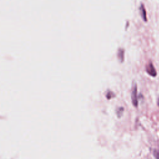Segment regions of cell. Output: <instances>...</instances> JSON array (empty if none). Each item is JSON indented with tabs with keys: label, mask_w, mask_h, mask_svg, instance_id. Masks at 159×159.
I'll return each mask as SVG.
<instances>
[{
	"label": "cell",
	"mask_w": 159,
	"mask_h": 159,
	"mask_svg": "<svg viewBox=\"0 0 159 159\" xmlns=\"http://www.w3.org/2000/svg\"><path fill=\"white\" fill-rule=\"evenodd\" d=\"M137 87L135 84H134L132 89V93H131V99L133 105L135 107L138 106V99H137Z\"/></svg>",
	"instance_id": "6da1fadb"
},
{
	"label": "cell",
	"mask_w": 159,
	"mask_h": 159,
	"mask_svg": "<svg viewBox=\"0 0 159 159\" xmlns=\"http://www.w3.org/2000/svg\"><path fill=\"white\" fill-rule=\"evenodd\" d=\"M140 12H141V16L142 17V18L143 19V20L145 21L147 20V18H146V12H145V8L143 7V5L141 6L140 7Z\"/></svg>",
	"instance_id": "3957f363"
},
{
	"label": "cell",
	"mask_w": 159,
	"mask_h": 159,
	"mask_svg": "<svg viewBox=\"0 0 159 159\" xmlns=\"http://www.w3.org/2000/svg\"><path fill=\"white\" fill-rule=\"evenodd\" d=\"M123 110H124V109H123V107H120V108H119V109H117V114L118 115V117H120V116H121V114L122 113V112H123Z\"/></svg>",
	"instance_id": "52a82bcc"
},
{
	"label": "cell",
	"mask_w": 159,
	"mask_h": 159,
	"mask_svg": "<svg viewBox=\"0 0 159 159\" xmlns=\"http://www.w3.org/2000/svg\"><path fill=\"white\" fill-rule=\"evenodd\" d=\"M114 96H115V95H114V93H113L112 91H108V92L107 93V94L106 95V98L108 99H111V98H114Z\"/></svg>",
	"instance_id": "277c9868"
},
{
	"label": "cell",
	"mask_w": 159,
	"mask_h": 159,
	"mask_svg": "<svg viewBox=\"0 0 159 159\" xmlns=\"http://www.w3.org/2000/svg\"><path fill=\"white\" fill-rule=\"evenodd\" d=\"M146 71L149 75L155 77L157 75V71L155 70V68L153 65V63L151 62L146 66Z\"/></svg>",
	"instance_id": "7a4b0ae2"
},
{
	"label": "cell",
	"mask_w": 159,
	"mask_h": 159,
	"mask_svg": "<svg viewBox=\"0 0 159 159\" xmlns=\"http://www.w3.org/2000/svg\"><path fill=\"white\" fill-rule=\"evenodd\" d=\"M157 104H158V106H159V98H158V100H157Z\"/></svg>",
	"instance_id": "ba28073f"
},
{
	"label": "cell",
	"mask_w": 159,
	"mask_h": 159,
	"mask_svg": "<svg viewBox=\"0 0 159 159\" xmlns=\"http://www.w3.org/2000/svg\"><path fill=\"white\" fill-rule=\"evenodd\" d=\"M118 54L120 55H119V58L120 60V61H123V58H124V53H123V51L120 50V51L119 52V53H118Z\"/></svg>",
	"instance_id": "8992f818"
},
{
	"label": "cell",
	"mask_w": 159,
	"mask_h": 159,
	"mask_svg": "<svg viewBox=\"0 0 159 159\" xmlns=\"http://www.w3.org/2000/svg\"><path fill=\"white\" fill-rule=\"evenodd\" d=\"M153 155L156 159H159V150H153Z\"/></svg>",
	"instance_id": "5b68a950"
}]
</instances>
